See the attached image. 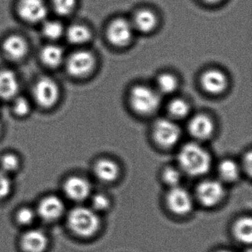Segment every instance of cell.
<instances>
[{
  "mask_svg": "<svg viewBox=\"0 0 252 252\" xmlns=\"http://www.w3.org/2000/svg\"><path fill=\"white\" fill-rule=\"evenodd\" d=\"M153 132L156 142L163 148L173 147L181 137L179 126L174 121L167 119L156 121Z\"/></svg>",
  "mask_w": 252,
  "mask_h": 252,
  "instance_id": "7",
  "label": "cell"
},
{
  "mask_svg": "<svg viewBox=\"0 0 252 252\" xmlns=\"http://www.w3.org/2000/svg\"><path fill=\"white\" fill-rule=\"evenodd\" d=\"M1 50L5 58L19 63L29 56L30 45L24 36L18 33H11L2 39Z\"/></svg>",
  "mask_w": 252,
  "mask_h": 252,
  "instance_id": "9",
  "label": "cell"
},
{
  "mask_svg": "<svg viewBox=\"0 0 252 252\" xmlns=\"http://www.w3.org/2000/svg\"><path fill=\"white\" fill-rule=\"evenodd\" d=\"M36 211L29 207H23L20 209L17 213V220L22 225H30L36 219Z\"/></svg>",
  "mask_w": 252,
  "mask_h": 252,
  "instance_id": "31",
  "label": "cell"
},
{
  "mask_svg": "<svg viewBox=\"0 0 252 252\" xmlns=\"http://www.w3.org/2000/svg\"><path fill=\"white\" fill-rule=\"evenodd\" d=\"M167 110L172 117L178 119H183L189 113L190 106L184 98H175L168 104Z\"/></svg>",
  "mask_w": 252,
  "mask_h": 252,
  "instance_id": "28",
  "label": "cell"
},
{
  "mask_svg": "<svg viewBox=\"0 0 252 252\" xmlns=\"http://www.w3.org/2000/svg\"><path fill=\"white\" fill-rule=\"evenodd\" d=\"M21 83L17 73L12 69H0V100L10 101L20 94Z\"/></svg>",
  "mask_w": 252,
  "mask_h": 252,
  "instance_id": "12",
  "label": "cell"
},
{
  "mask_svg": "<svg viewBox=\"0 0 252 252\" xmlns=\"http://www.w3.org/2000/svg\"><path fill=\"white\" fill-rule=\"evenodd\" d=\"M196 195L202 205L206 207H212L222 200L225 195V189L218 181L206 180L200 183L197 187Z\"/></svg>",
  "mask_w": 252,
  "mask_h": 252,
  "instance_id": "10",
  "label": "cell"
},
{
  "mask_svg": "<svg viewBox=\"0 0 252 252\" xmlns=\"http://www.w3.org/2000/svg\"><path fill=\"white\" fill-rule=\"evenodd\" d=\"M93 33L91 29L82 23H73L66 27L64 38L70 45L77 48H83L92 39Z\"/></svg>",
  "mask_w": 252,
  "mask_h": 252,
  "instance_id": "18",
  "label": "cell"
},
{
  "mask_svg": "<svg viewBox=\"0 0 252 252\" xmlns=\"http://www.w3.org/2000/svg\"><path fill=\"white\" fill-rule=\"evenodd\" d=\"M163 181L170 187H178L181 179V172L174 167H168L163 172Z\"/></svg>",
  "mask_w": 252,
  "mask_h": 252,
  "instance_id": "30",
  "label": "cell"
},
{
  "mask_svg": "<svg viewBox=\"0 0 252 252\" xmlns=\"http://www.w3.org/2000/svg\"><path fill=\"white\" fill-rule=\"evenodd\" d=\"M226 75L218 69H209L202 74L200 85L203 89L212 95H219L228 88Z\"/></svg>",
  "mask_w": 252,
  "mask_h": 252,
  "instance_id": "13",
  "label": "cell"
},
{
  "mask_svg": "<svg viewBox=\"0 0 252 252\" xmlns=\"http://www.w3.org/2000/svg\"><path fill=\"white\" fill-rule=\"evenodd\" d=\"M69 228L76 235L89 237L99 229V217L93 209L78 206L70 211L67 217Z\"/></svg>",
  "mask_w": 252,
  "mask_h": 252,
  "instance_id": "3",
  "label": "cell"
},
{
  "mask_svg": "<svg viewBox=\"0 0 252 252\" xmlns=\"http://www.w3.org/2000/svg\"><path fill=\"white\" fill-rule=\"evenodd\" d=\"M48 5L59 17H68L76 11L78 0H50Z\"/></svg>",
  "mask_w": 252,
  "mask_h": 252,
  "instance_id": "26",
  "label": "cell"
},
{
  "mask_svg": "<svg viewBox=\"0 0 252 252\" xmlns=\"http://www.w3.org/2000/svg\"><path fill=\"white\" fill-rule=\"evenodd\" d=\"M135 31L130 20L117 18L107 29V37L110 43L118 48L127 46L133 39Z\"/></svg>",
  "mask_w": 252,
  "mask_h": 252,
  "instance_id": "8",
  "label": "cell"
},
{
  "mask_svg": "<svg viewBox=\"0 0 252 252\" xmlns=\"http://www.w3.org/2000/svg\"><path fill=\"white\" fill-rule=\"evenodd\" d=\"M94 172L98 179L104 182H112L117 179L120 168L117 163L110 159H101L94 166Z\"/></svg>",
  "mask_w": 252,
  "mask_h": 252,
  "instance_id": "21",
  "label": "cell"
},
{
  "mask_svg": "<svg viewBox=\"0 0 252 252\" xmlns=\"http://www.w3.org/2000/svg\"><path fill=\"white\" fill-rule=\"evenodd\" d=\"M156 91L161 96L162 95H170L178 88V79L172 73H161L156 79Z\"/></svg>",
  "mask_w": 252,
  "mask_h": 252,
  "instance_id": "25",
  "label": "cell"
},
{
  "mask_svg": "<svg viewBox=\"0 0 252 252\" xmlns=\"http://www.w3.org/2000/svg\"><path fill=\"white\" fill-rule=\"evenodd\" d=\"M64 66L69 76L74 79H84L95 70L96 58L90 50L78 48L66 56Z\"/></svg>",
  "mask_w": 252,
  "mask_h": 252,
  "instance_id": "5",
  "label": "cell"
},
{
  "mask_svg": "<svg viewBox=\"0 0 252 252\" xmlns=\"http://www.w3.org/2000/svg\"><path fill=\"white\" fill-rule=\"evenodd\" d=\"M166 204L171 212L178 215H184L191 212L193 200L191 194L185 189L172 187L166 195Z\"/></svg>",
  "mask_w": 252,
  "mask_h": 252,
  "instance_id": "11",
  "label": "cell"
},
{
  "mask_svg": "<svg viewBox=\"0 0 252 252\" xmlns=\"http://www.w3.org/2000/svg\"><path fill=\"white\" fill-rule=\"evenodd\" d=\"M62 91L54 78L42 76L32 86V100L33 104L43 110H51L60 103Z\"/></svg>",
  "mask_w": 252,
  "mask_h": 252,
  "instance_id": "2",
  "label": "cell"
},
{
  "mask_svg": "<svg viewBox=\"0 0 252 252\" xmlns=\"http://www.w3.org/2000/svg\"><path fill=\"white\" fill-rule=\"evenodd\" d=\"M64 191L70 200L81 202L86 200L91 193L89 181L80 176L67 178L64 184Z\"/></svg>",
  "mask_w": 252,
  "mask_h": 252,
  "instance_id": "15",
  "label": "cell"
},
{
  "mask_svg": "<svg viewBox=\"0 0 252 252\" xmlns=\"http://www.w3.org/2000/svg\"><path fill=\"white\" fill-rule=\"evenodd\" d=\"M4 132V126L3 124L2 123V122L0 121V138L3 135Z\"/></svg>",
  "mask_w": 252,
  "mask_h": 252,
  "instance_id": "36",
  "label": "cell"
},
{
  "mask_svg": "<svg viewBox=\"0 0 252 252\" xmlns=\"http://www.w3.org/2000/svg\"><path fill=\"white\" fill-rule=\"evenodd\" d=\"M245 165H246V169L249 171V174L252 172V153L249 152L245 158Z\"/></svg>",
  "mask_w": 252,
  "mask_h": 252,
  "instance_id": "34",
  "label": "cell"
},
{
  "mask_svg": "<svg viewBox=\"0 0 252 252\" xmlns=\"http://www.w3.org/2000/svg\"><path fill=\"white\" fill-rule=\"evenodd\" d=\"M228 252V251H226V250H222V251H220V252Z\"/></svg>",
  "mask_w": 252,
  "mask_h": 252,
  "instance_id": "37",
  "label": "cell"
},
{
  "mask_svg": "<svg viewBox=\"0 0 252 252\" xmlns=\"http://www.w3.org/2000/svg\"><path fill=\"white\" fill-rule=\"evenodd\" d=\"M41 26L42 36L49 42H57L64 37L66 27L60 20L47 19Z\"/></svg>",
  "mask_w": 252,
  "mask_h": 252,
  "instance_id": "22",
  "label": "cell"
},
{
  "mask_svg": "<svg viewBox=\"0 0 252 252\" xmlns=\"http://www.w3.org/2000/svg\"><path fill=\"white\" fill-rule=\"evenodd\" d=\"M218 173L223 181L234 182L240 176V167L232 160H224L218 166Z\"/></svg>",
  "mask_w": 252,
  "mask_h": 252,
  "instance_id": "27",
  "label": "cell"
},
{
  "mask_svg": "<svg viewBox=\"0 0 252 252\" xmlns=\"http://www.w3.org/2000/svg\"><path fill=\"white\" fill-rule=\"evenodd\" d=\"M20 164V158L14 153H5L0 158V169L8 175L17 170Z\"/></svg>",
  "mask_w": 252,
  "mask_h": 252,
  "instance_id": "29",
  "label": "cell"
},
{
  "mask_svg": "<svg viewBox=\"0 0 252 252\" xmlns=\"http://www.w3.org/2000/svg\"><path fill=\"white\" fill-rule=\"evenodd\" d=\"M135 32L151 33L157 27L158 17L151 10L141 9L137 11L130 20Z\"/></svg>",
  "mask_w": 252,
  "mask_h": 252,
  "instance_id": "20",
  "label": "cell"
},
{
  "mask_svg": "<svg viewBox=\"0 0 252 252\" xmlns=\"http://www.w3.org/2000/svg\"><path fill=\"white\" fill-rule=\"evenodd\" d=\"M12 189V182L9 175L0 169V199L8 197Z\"/></svg>",
  "mask_w": 252,
  "mask_h": 252,
  "instance_id": "32",
  "label": "cell"
},
{
  "mask_svg": "<svg viewBox=\"0 0 252 252\" xmlns=\"http://www.w3.org/2000/svg\"><path fill=\"white\" fill-rule=\"evenodd\" d=\"M181 169L191 176H200L209 172L212 158L202 146L197 143H188L183 146L178 156Z\"/></svg>",
  "mask_w": 252,
  "mask_h": 252,
  "instance_id": "1",
  "label": "cell"
},
{
  "mask_svg": "<svg viewBox=\"0 0 252 252\" xmlns=\"http://www.w3.org/2000/svg\"><path fill=\"white\" fill-rule=\"evenodd\" d=\"M64 212V204L61 198L49 195L39 202L36 214L44 220L53 222L61 218Z\"/></svg>",
  "mask_w": 252,
  "mask_h": 252,
  "instance_id": "14",
  "label": "cell"
},
{
  "mask_svg": "<svg viewBox=\"0 0 252 252\" xmlns=\"http://www.w3.org/2000/svg\"><path fill=\"white\" fill-rule=\"evenodd\" d=\"M92 209L95 212L104 211L110 206V200L103 194H96L91 199Z\"/></svg>",
  "mask_w": 252,
  "mask_h": 252,
  "instance_id": "33",
  "label": "cell"
},
{
  "mask_svg": "<svg viewBox=\"0 0 252 252\" xmlns=\"http://www.w3.org/2000/svg\"><path fill=\"white\" fill-rule=\"evenodd\" d=\"M129 104L135 113L141 116H150L156 113L161 104V95L147 85H138L131 89Z\"/></svg>",
  "mask_w": 252,
  "mask_h": 252,
  "instance_id": "4",
  "label": "cell"
},
{
  "mask_svg": "<svg viewBox=\"0 0 252 252\" xmlns=\"http://www.w3.org/2000/svg\"><path fill=\"white\" fill-rule=\"evenodd\" d=\"M202 1L207 4H216L221 2L222 0H202Z\"/></svg>",
  "mask_w": 252,
  "mask_h": 252,
  "instance_id": "35",
  "label": "cell"
},
{
  "mask_svg": "<svg viewBox=\"0 0 252 252\" xmlns=\"http://www.w3.org/2000/svg\"><path fill=\"white\" fill-rule=\"evenodd\" d=\"M246 252H252V250H251V249H249V250L246 251Z\"/></svg>",
  "mask_w": 252,
  "mask_h": 252,
  "instance_id": "38",
  "label": "cell"
},
{
  "mask_svg": "<svg viewBox=\"0 0 252 252\" xmlns=\"http://www.w3.org/2000/svg\"><path fill=\"white\" fill-rule=\"evenodd\" d=\"M49 11V5L45 0H19L17 2V14L28 24H42L48 19Z\"/></svg>",
  "mask_w": 252,
  "mask_h": 252,
  "instance_id": "6",
  "label": "cell"
},
{
  "mask_svg": "<svg viewBox=\"0 0 252 252\" xmlns=\"http://www.w3.org/2000/svg\"><path fill=\"white\" fill-rule=\"evenodd\" d=\"M66 54L64 49L57 42H49L39 51V60L47 68L57 69L64 65Z\"/></svg>",
  "mask_w": 252,
  "mask_h": 252,
  "instance_id": "16",
  "label": "cell"
},
{
  "mask_svg": "<svg viewBox=\"0 0 252 252\" xmlns=\"http://www.w3.org/2000/svg\"><path fill=\"white\" fill-rule=\"evenodd\" d=\"M234 237L241 243L249 244L252 240V221L249 217L240 218L233 228Z\"/></svg>",
  "mask_w": 252,
  "mask_h": 252,
  "instance_id": "24",
  "label": "cell"
},
{
  "mask_svg": "<svg viewBox=\"0 0 252 252\" xmlns=\"http://www.w3.org/2000/svg\"><path fill=\"white\" fill-rule=\"evenodd\" d=\"M10 109L13 116L17 119H26L33 111V103L32 98L26 95L19 94L10 101Z\"/></svg>",
  "mask_w": 252,
  "mask_h": 252,
  "instance_id": "23",
  "label": "cell"
},
{
  "mask_svg": "<svg viewBox=\"0 0 252 252\" xmlns=\"http://www.w3.org/2000/svg\"><path fill=\"white\" fill-rule=\"evenodd\" d=\"M21 245L26 252H44L48 247V237L41 230H29L22 237Z\"/></svg>",
  "mask_w": 252,
  "mask_h": 252,
  "instance_id": "19",
  "label": "cell"
},
{
  "mask_svg": "<svg viewBox=\"0 0 252 252\" xmlns=\"http://www.w3.org/2000/svg\"><path fill=\"white\" fill-rule=\"evenodd\" d=\"M213 120L206 114H197L193 116L189 122L188 129L190 135L197 140H207L215 131Z\"/></svg>",
  "mask_w": 252,
  "mask_h": 252,
  "instance_id": "17",
  "label": "cell"
}]
</instances>
